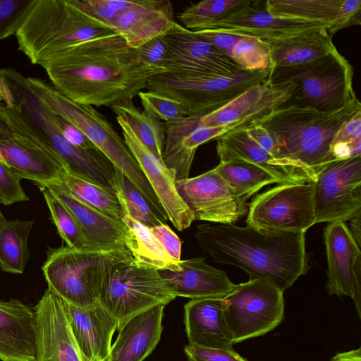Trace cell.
Instances as JSON below:
<instances>
[{"label": "cell", "mask_w": 361, "mask_h": 361, "mask_svg": "<svg viewBox=\"0 0 361 361\" xmlns=\"http://www.w3.org/2000/svg\"><path fill=\"white\" fill-rule=\"evenodd\" d=\"M0 360L36 361V317L18 299L0 301Z\"/></svg>", "instance_id": "cell-25"}, {"label": "cell", "mask_w": 361, "mask_h": 361, "mask_svg": "<svg viewBox=\"0 0 361 361\" xmlns=\"http://www.w3.org/2000/svg\"><path fill=\"white\" fill-rule=\"evenodd\" d=\"M176 298L159 271L140 266L133 258L106 271L97 290L98 303L117 321V329L133 316Z\"/></svg>", "instance_id": "cell-8"}, {"label": "cell", "mask_w": 361, "mask_h": 361, "mask_svg": "<svg viewBox=\"0 0 361 361\" xmlns=\"http://www.w3.org/2000/svg\"><path fill=\"white\" fill-rule=\"evenodd\" d=\"M29 87L52 111L61 115L77 128L140 191L158 217L166 222L167 215L145 175L123 139L106 118L93 106L67 98L52 85L36 78L26 77Z\"/></svg>", "instance_id": "cell-5"}, {"label": "cell", "mask_w": 361, "mask_h": 361, "mask_svg": "<svg viewBox=\"0 0 361 361\" xmlns=\"http://www.w3.org/2000/svg\"><path fill=\"white\" fill-rule=\"evenodd\" d=\"M116 120L127 147L145 175L168 219L180 231L190 227L194 216L177 191L173 173L140 142L125 121L120 117Z\"/></svg>", "instance_id": "cell-18"}, {"label": "cell", "mask_w": 361, "mask_h": 361, "mask_svg": "<svg viewBox=\"0 0 361 361\" xmlns=\"http://www.w3.org/2000/svg\"><path fill=\"white\" fill-rule=\"evenodd\" d=\"M314 221H346L361 213V155L324 164L314 182Z\"/></svg>", "instance_id": "cell-12"}, {"label": "cell", "mask_w": 361, "mask_h": 361, "mask_svg": "<svg viewBox=\"0 0 361 361\" xmlns=\"http://www.w3.org/2000/svg\"><path fill=\"white\" fill-rule=\"evenodd\" d=\"M294 87L291 82L274 83L268 78L222 106L202 114L199 126H224L228 133L245 128L283 105Z\"/></svg>", "instance_id": "cell-15"}, {"label": "cell", "mask_w": 361, "mask_h": 361, "mask_svg": "<svg viewBox=\"0 0 361 361\" xmlns=\"http://www.w3.org/2000/svg\"><path fill=\"white\" fill-rule=\"evenodd\" d=\"M271 71L242 70L228 76L166 72L152 76L146 88L149 92L180 102L188 116H192L210 112L222 106L252 86L268 78Z\"/></svg>", "instance_id": "cell-9"}, {"label": "cell", "mask_w": 361, "mask_h": 361, "mask_svg": "<svg viewBox=\"0 0 361 361\" xmlns=\"http://www.w3.org/2000/svg\"><path fill=\"white\" fill-rule=\"evenodd\" d=\"M6 220L5 217L4 216L3 214L1 213V212L0 211V227L1 226V224H3V222Z\"/></svg>", "instance_id": "cell-55"}, {"label": "cell", "mask_w": 361, "mask_h": 361, "mask_svg": "<svg viewBox=\"0 0 361 361\" xmlns=\"http://www.w3.org/2000/svg\"><path fill=\"white\" fill-rule=\"evenodd\" d=\"M110 107L116 117L128 123L140 142L163 161L166 138L164 123L136 107L133 99L115 103Z\"/></svg>", "instance_id": "cell-34"}, {"label": "cell", "mask_w": 361, "mask_h": 361, "mask_svg": "<svg viewBox=\"0 0 361 361\" xmlns=\"http://www.w3.org/2000/svg\"><path fill=\"white\" fill-rule=\"evenodd\" d=\"M21 178L0 160V203L11 205L29 201L20 185Z\"/></svg>", "instance_id": "cell-43"}, {"label": "cell", "mask_w": 361, "mask_h": 361, "mask_svg": "<svg viewBox=\"0 0 361 361\" xmlns=\"http://www.w3.org/2000/svg\"><path fill=\"white\" fill-rule=\"evenodd\" d=\"M360 219H361V213L357 214L355 216H354L353 218H352L350 220V233H351L352 235L353 236L355 242L360 247V240H361V237H360L361 221H360Z\"/></svg>", "instance_id": "cell-53"}, {"label": "cell", "mask_w": 361, "mask_h": 361, "mask_svg": "<svg viewBox=\"0 0 361 361\" xmlns=\"http://www.w3.org/2000/svg\"><path fill=\"white\" fill-rule=\"evenodd\" d=\"M188 361H189V360H188Z\"/></svg>", "instance_id": "cell-56"}, {"label": "cell", "mask_w": 361, "mask_h": 361, "mask_svg": "<svg viewBox=\"0 0 361 361\" xmlns=\"http://www.w3.org/2000/svg\"><path fill=\"white\" fill-rule=\"evenodd\" d=\"M165 37L168 52L161 67L167 72L228 76L243 70L197 32L177 22L165 33Z\"/></svg>", "instance_id": "cell-14"}, {"label": "cell", "mask_w": 361, "mask_h": 361, "mask_svg": "<svg viewBox=\"0 0 361 361\" xmlns=\"http://www.w3.org/2000/svg\"><path fill=\"white\" fill-rule=\"evenodd\" d=\"M246 226L256 229L305 233L315 224L314 183L278 184L248 204Z\"/></svg>", "instance_id": "cell-11"}, {"label": "cell", "mask_w": 361, "mask_h": 361, "mask_svg": "<svg viewBox=\"0 0 361 361\" xmlns=\"http://www.w3.org/2000/svg\"><path fill=\"white\" fill-rule=\"evenodd\" d=\"M63 303L82 361H104L110 353L117 321L99 303L91 309L64 300Z\"/></svg>", "instance_id": "cell-24"}, {"label": "cell", "mask_w": 361, "mask_h": 361, "mask_svg": "<svg viewBox=\"0 0 361 361\" xmlns=\"http://www.w3.org/2000/svg\"><path fill=\"white\" fill-rule=\"evenodd\" d=\"M176 187L195 220L234 224L247 214V202L215 169L193 178L177 180Z\"/></svg>", "instance_id": "cell-13"}, {"label": "cell", "mask_w": 361, "mask_h": 361, "mask_svg": "<svg viewBox=\"0 0 361 361\" xmlns=\"http://www.w3.org/2000/svg\"><path fill=\"white\" fill-rule=\"evenodd\" d=\"M197 228L195 239L216 263L240 268L249 279L266 280L283 293L309 269L305 233L224 224H202Z\"/></svg>", "instance_id": "cell-2"}, {"label": "cell", "mask_w": 361, "mask_h": 361, "mask_svg": "<svg viewBox=\"0 0 361 361\" xmlns=\"http://www.w3.org/2000/svg\"><path fill=\"white\" fill-rule=\"evenodd\" d=\"M224 307L223 298L192 299L184 305V322L189 344L233 350Z\"/></svg>", "instance_id": "cell-29"}, {"label": "cell", "mask_w": 361, "mask_h": 361, "mask_svg": "<svg viewBox=\"0 0 361 361\" xmlns=\"http://www.w3.org/2000/svg\"><path fill=\"white\" fill-rule=\"evenodd\" d=\"M123 223L126 226L124 246L135 263L158 271L180 270V261L173 259L166 252L149 228L130 217L123 210Z\"/></svg>", "instance_id": "cell-32"}, {"label": "cell", "mask_w": 361, "mask_h": 361, "mask_svg": "<svg viewBox=\"0 0 361 361\" xmlns=\"http://www.w3.org/2000/svg\"><path fill=\"white\" fill-rule=\"evenodd\" d=\"M37 186L44 197L58 233L66 245L79 250L93 248L89 245L75 218L64 204L47 186L41 184Z\"/></svg>", "instance_id": "cell-39"}, {"label": "cell", "mask_w": 361, "mask_h": 361, "mask_svg": "<svg viewBox=\"0 0 361 361\" xmlns=\"http://www.w3.org/2000/svg\"><path fill=\"white\" fill-rule=\"evenodd\" d=\"M252 2V0H204L187 6L178 18L188 30H207Z\"/></svg>", "instance_id": "cell-37"}, {"label": "cell", "mask_w": 361, "mask_h": 361, "mask_svg": "<svg viewBox=\"0 0 361 361\" xmlns=\"http://www.w3.org/2000/svg\"><path fill=\"white\" fill-rule=\"evenodd\" d=\"M55 183L61 185L80 201L109 217L122 221L123 209L116 193L112 191L66 170Z\"/></svg>", "instance_id": "cell-35"}, {"label": "cell", "mask_w": 361, "mask_h": 361, "mask_svg": "<svg viewBox=\"0 0 361 361\" xmlns=\"http://www.w3.org/2000/svg\"><path fill=\"white\" fill-rule=\"evenodd\" d=\"M44 185L68 209L91 247H125L126 226L123 221L109 217L80 201L57 183Z\"/></svg>", "instance_id": "cell-30"}, {"label": "cell", "mask_w": 361, "mask_h": 361, "mask_svg": "<svg viewBox=\"0 0 361 361\" xmlns=\"http://www.w3.org/2000/svg\"><path fill=\"white\" fill-rule=\"evenodd\" d=\"M252 4L253 2L209 29L221 30L262 40H271L315 27H326L317 22L275 16L269 13L264 6L263 8H258L252 6Z\"/></svg>", "instance_id": "cell-27"}, {"label": "cell", "mask_w": 361, "mask_h": 361, "mask_svg": "<svg viewBox=\"0 0 361 361\" xmlns=\"http://www.w3.org/2000/svg\"><path fill=\"white\" fill-rule=\"evenodd\" d=\"M176 23L169 0L123 1L109 27L136 49L153 38L166 33Z\"/></svg>", "instance_id": "cell-19"}, {"label": "cell", "mask_w": 361, "mask_h": 361, "mask_svg": "<svg viewBox=\"0 0 361 361\" xmlns=\"http://www.w3.org/2000/svg\"><path fill=\"white\" fill-rule=\"evenodd\" d=\"M133 258L125 247L75 249L49 248L42 267L48 288L64 300L83 309L96 307L104 274L115 264Z\"/></svg>", "instance_id": "cell-7"}, {"label": "cell", "mask_w": 361, "mask_h": 361, "mask_svg": "<svg viewBox=\"0 0 361 361\" xmlns=\"http://www.w3.org/2000/svg\"><path fill=\"white\" fill-rule=\"evenodd\" d=\"M137 95L144 111L157 120L170 123L188 116L183 105L169 97L149 91H141Z\"/></svg>", "instance_id": "cell-41"}, {"label": "cell", "mask_w": 361, "mask_h": 361, "mask_svg": "<svg viewBox=\"0 0 361 361\" xmlns=\"http://www.w3.org/2000/svg\"><path fill=\"white\" fill-rule=\"evenodd\" d=\"M180 268L177 271H159L176 297L224 298L237 286L225 271L208 264L203 257L181 260Z\"/></svg>", "instance_id": "cell-26"}, {"label": "cell", "mask_w": 361, "mask_h": 361, "mask_svg": "<svg viewBox=\"0 0 361 361\" xmlns=\"http://www.w3.org/2000/svg\"><path fill=\"white\" fill-rule=\"evenodd\" d=\"M327 257L326 290L329 295L350 296L361 318V251L345 222L328 223L324 228Z\"/></svg>", "instance_id": "cell-16"}, {"label": "cell", "mask_w": 361, "mask_h": 361, "mask_svg": "<svg viewBox=\"0 0 361 361\" xmlns=\"http://www.w3.org/2000/svg\"><path fill=\"white\" fill-rule=\"evenodd\" d=\"M359 111L361 104L358 99L328 113L280 107L256 123L273 136L281 158L297 161L316 174L324 164L334 160L331 148L337 133Z\"/></svg>", "instance_id": "cell-3"}, {"label": "cell", "mask_w": 361, "mask_h": 361, "mask_svg": "<svg viewBox=\"0 0 361 361\" xmlns=\"http://www.w3.org/2000/svg\"><path fill=\"white\" fill-rule=\"evenodd\" d=\"M184 352L189 361H248L234 349L204 348L188 343Z\"/></svg>", "instance_id": "cell-44"}, {"label": "cell", "mask_w": 361, "mask_h": 361, "mask_svg": "<svg viewBox=\"0 0 361 361\" xmlns=\"http://www.w3.org/2000/svg\"><path fill=\"white\" fill-rule=\"evenodd\" d=\"M164 307L157 305L148 309L119 327L117 338L104 361H143L160 340Z\"/></svg>", "instance_id": "cell-28"}, {"label": "cell", "mask_w": 361, "mask_h": 361, "mask_svg": "<svg viewBox=\"0 0 361 361\" xmlns=\"http://www.w3.org/2000/svg\"><path fill=\"white\" fill-rule=\"evenodd\" d=\"M264 8L275 16L320 23L331 36L360 24V0H268Z\"/></svg>", "instance_id": "cell-22"}, {"label": "cell", "mask_w": 361, "mask_h": 361, "mask_svg": "<svg viewBox=\"0 0 361 361\" xmlns=\"http://www.w3.org/2000/svg\"><path fill=\"white\" fill-rule=\"evenodd\" d=\"M195 32H197L219 51L230 58L234 45L243 37L217 29H207Z\"/></svg>", "instance_id": "cell-48"}, {"label": "cell", "mask_w": 361, "mask_h": 361, "mask_svg": "<svg viewBox=\"0 0 361 361\" xmlns=\"http://www.w3.org/2000/svg\"><path fill=\"white\" fill-rule=\"evenodd\" d=\"M49 108V107H48ZM49 109L51 119L61 134L73 145L86 149H98L86 135L61 115Z\"/></svg>", "instance_id": "cell-46"}, {"label": "cell", "mask_w": 361, "mask_h": 361, "mask_svg": "<svg viewBox=\"0 0 361 361\" xmlns=\"http://www.w3.org/2000/svg\"><path fill=\"white\" fill-rule=\"evenodd\" d=\"M264 41L270 49L273 68L305 63L326 56L336 49L324 26Z\"/></svg>", "instance_id": "cell-31"}, {"label": "cell", "mask_w": 361, "mask_h": 361, "mask_svg": "<svg viewBox=\"0 0 361 361\" xmlns=\"http://www.w3.org/2000/svg\"><path fill=\"white\" fill-rule=\"evenodd\" d=\"M245 129L248 135L269 154L278 159H288L280 157L279 149L274 138L262 126L256 123Z\"/></svg>", "instance_id": "cell-50"}, {"label": "cell", "mask_w": 361, "mask_h": 361, "mask_svg": "<svg viewBox=\"0 0 361 361\" xmlns=\"http://www.w3.org/2000/svg\"><path fill=\"white\" fill-rule=\"evenodd\" d=\"M136 50L143 61L162 68L161 65L168 52L165 34L153 38L136 48Z\"/></svg>", "instance_id": "cell-47"}, {"label": "cell", "mask_w": 361, "mask_h": 361, "mask_svg": "<svg viewBox=\"0 0 361 361\" xmlns=\"http://www.w3.org/2000/svg\"><path fill=\"white\" fill-rule=\"evenodd\" d=\"M18 134L6 115L4 103L0 102V142L13 139Z\"/></svg>", "instance_id": "cell-51"}, {"label": "cell", "mask_w": 361, "mask_h": 361, "mask_svg": "<svg viewBox=\"0 0 361 361\" xmlns=\"http://www.w3.org/2000/svg\"><path fill=\"white\" fill-rule=\"evenodd\" d=\"M33 221L6 219L0 227V268L22 274L30 257L27 240Z\"/></svg>", "instance_id": "cell-33"}, {"label": "cell", "mask_w": 361, "mask_h": 361, "mask_svg": "<svg viewBox=\"0 0 361 361\" xmlns=\"http://www.w3.org/2000/svg\"><path fill=\"white\" fill-rule=\"evenodd\" d=\"M0 160L21 179L31 180L37 185L56 182L66 171L53 154L20 133L0 142Z\"/></svg>", "instance_id": "cell-23"}, {"label": "cell", "mask_w": 361, "mask_h": 361, "mask_svg": "<svg viewBox=\"0 0 361 361\" xmlns=\"http://www.w3.org/2000/svg\"><path fill=\"white\" fill-rule=\"evenodd\" d=\"M231 59L244 71L263 72L273 68L269 45L258 38L243 36L234 45Z\"/></svg>", "instance_id": "cell-40"}, {"label": "cell", "mask_w": 361, "mask_h": 361, "mask_svg": "<svg viewBox=\"0 0 361 361\" xmlns=\"http://www.w3.org/2000/svg\"><path fill=\"white\" fill-rule=\"evenodd\" d=\"M202 113L187 116L180 120L164 123L166 138L162 159L174 174L176 180L189 178L195 152L198 147L228 133L224 126H199Z\"/></svg>", "instance_id": "cell-21"}, {"label": "cell", "mask_w": 361, "mask_h": 361, "mask_svg": "<svg viewBox=\"0 0 361 361\" xmlns=\"http://www.w3.org/2000/svg\"><path fill=\"white\" fill-rule=\"evenodd\" d=\"M41 66L67 98L97 107L133 99L152 76L167 72L143 61L136 49L116 34L69 47Z\"/></svg>", "instance_id": "cell-1"}, {"label": "cell", "mask_w": 361, "mask_h": 361, "mask_svg": "<svg viewBox=\"0 0 361 361\" xmlns=\"http://www.w3.org/2000/svg\"><path fill=\"white\" fill-rule=\"evenodd\" d=\"M114 190L123 209L133 219L149 228L164 224L136 186L116 169Z\"/></svg>", "instance_id": "cell-38"}, {"label": "cell", "mask_w": 361, "mask_h": 361, "mask_svg": "<svg viewBox=\"0 0 361 361\" xmlns=\"http://www.w3.org/2000/svg\"><path fill=\"white\" fill-rule=\"evenodd\" d=\"M4 94L3 87V81L0 73V102H4Z\"/></svg>", "instance_id": "cell-54"}, {"label": "cell", "mask_w": 361, "mask_h": 361, "mask_svg": "<svg viewBox=\"0 0 361 361\" xmlns=\"http://www.w3.org/2000/svg\"><path fill=\"white\" fill-rule=\"evenodd\" d=\"M114 34L71 0H36L15 35L19 50L41 66L69 47Z\"/></svg>", "instance_id": "cell-4"}, {"label": "cell", "mask_w": 361, "mask_h": 361, "mask_svg": "<svg viewBox=\"0 0 361 361\" xmlns=\"http://www.w3.org/2000/svg\"><path fill=\"white\" fill-rule=\"evenodd\" d=\"M166 252L173 259L180 262L181 242L178 235L166 224H161L150 228Z\"/></svg>", "instance_id": "cell-49"}, {"label": "cell", "mask_w": 361, "mask_h": 361, "mask_svg": "<svg viewBox=\"0 0 361 361\" xmlns=\"http://www.w3.org/2000/svg\"><path fill=\"white\" fill-rule=\"evenodd\" d=\"M339 144L349 146L355 156L361 155V111L341 127L332 146Z\"/></svg>", "instance_id": "cell-45"}, {"label": "cell", "mask_w": 361, "mask_h": 361, "mask_svg": "<svg viewBox=\"0 0 361 361\" xmlns=\"http://www.w3.org/2000/svg\"><path fill=\"white\" fill-rule=\"evenodd\" d=\"M223 299L233 344L266 334L284 318L283 292L266 280L249 279L237 284Z\"/></svg>", "instance_id": "cell-10"}, {"label": "cell", "mask_w": 361, "mask_h": 361, "mask_svg": "<svg viewBox=\"0 0 361 361\" xmlns=\"http://www.w3.org/2000/svg\"><path fill=\"white\" fill-rule=\"evenodd\" d=\"M269 78L274 83L291 82L295 86L281 107L294 106L328 113L357 99L353 87V66L336 49L305 63L274 68Z\"/></svg>", "instance_id": "cell-6"}, {"label": "cell", "mask_w": 361, "mask_h": 361, "mask_svg": "<svg viewBox=\"0 0 361 361\" xmlns=\"http://www.w3.org/2000/svg\"><path fill=\"white\" fill-rule=\"evenodd\" d=\"M330 361H361V347L338 353L330 359Z\"/></svg>", "instance_id": "cell-52"}, {"label": "cell", "mask_w": 361, "mask_h": 361, "mask_svg": "<svg viewBox=\"0 0 361 361\" xmlns=\"http://www.w3.org/2000/svg\"><path fill=\"white\" fill-rule=\"evenodd\" d=\"M35 312L36 361H82L63 298L47 288Z\"/></svg>", "instance_id": "cell-17"}, {"label": "cell", "mask_w": 361, "mask_h": 361, "mask_svg": "<svg viewBox=\"0 0 361 361\" xmlns=\"http://www.w3.org/2000/svg\"><path fill=\"white\" fill-rule=\"evenodd\" d=\"M36 0H0V41L16 34Z\"/></svg>", "instance_id": "cell-42"}, {"label": "cell", "mask_w": 361, "mask_h": 361, "mask_svg": "<svg viewBox=\"0 0 361 361\" xmlns=\"http://www.w3.org/2000/svg\"><path fill=\"white\" fill-rule=\"evenodd\" d=\"M220 162L240 159L252 163L274 176L279 184L314 183L315 173L302 164L278 159L261 148L245 128L229 132L216 139Z\"/></svg>", "instance_id": "cell-20"}, {"label": "cell", "mask_w": 361, "mask_h": 361, "mask_svg": "<svg viewBox=\"0 0 361 361\" xmlns=\"http://www.w3.org/2000/svg\"><path fill=\"white\" fill-rule=\"evenodd\" d=\"M214 169L245 201L266 185L279 184L278 180L264 169L244 160L219 162Z\"/></svg>", "instance_id": "cell-36"}]
</instances>
